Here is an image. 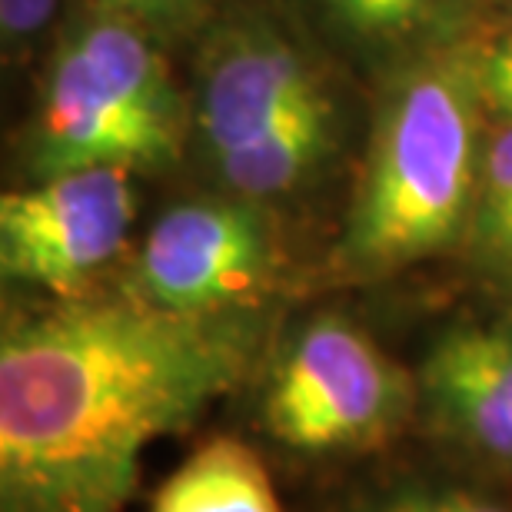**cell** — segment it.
<instances>
[{
	"label": "cell",
	"instance_id": "1",
	"mask_svg": "<svg viewBox=\"0 0 512 512\" xmlns=\"http://www.w3.org/2000/svg\"><path fill=\"white\" fill-rule=\"evenodd\" d=\"M253 310L54 296L0 333V512H124L140 456L247 380Z\"/></svg>",
	"mask_w": 512,
	"mask_h": 512
},
{
	"label": "cell",
	"instance_id": "2",
	"mask_svg": "<svg viewBox=\"0 0 512 512\" xmlns=\"http://www.w3.org/2000/svg\"><path fill=\"white\" fill-rule=\"evenodd\" d=\"M479 110L459 54L423 57L396 74L346 220V270L383 276L459 240L479 190Z\"/></svg>",
	"mask_w": 512,
	"mask_h": 512
},
{
	"label": "cell",
	"instance_id": "3",
	"mask_svg": "<svg viewBox=\"0 0 512 512\" xmlns=\"http://www.w3.org/2000/svg\"><path fill=\"white\" fill-rule=\"evenodd\" d=\"M183 133L187 107L157 34L97 7L47 60L27 163L37 180L84 167L157 170L180 157Z\"/></svg>",
	"mask_w": 512,
	"mask_h": 512
},
{
	"label": "cell",
	"instance_id": "4",
	"mask_svg": "<svg viewBox=\"0 0 512 512\" xmlns=\"http://www.w3.org/2000/svg\"><path fill=\"white\" fill-rule=\"evenodd\" d=\"M419 383L363 326L340 313L306 323L263 396L273 439L303 453H370L403 433Z\"/></svg>",
	"mask_w": 512,
	"mask_h": 512
},
{
	"label": "cell",
	"instance_id": "5",
	"mask_svg": "<svg viewBox=\"0 0 512 512\" xmlns=\"http://www.w3.org/2000/svg\"><path fill=\"white\" fill-rule=\"evenodd\" d=\"M276 273L263 203L203 197L170 207L133 260L130 293L177 313L253 310Z\"/></svg>",
	"mask_w": 512,
	"mask_h": 512
},
{
	"label": "cell",
	"instance_id": "6",
	"mask_svg": "<svg viewBox=\"0 0 512 512\" xmlns=\"http://www.w3.org/2000/svg\"><path fill=\"white\" fill-rule=\"evenodd\" d=\"M130 167H84L40 177L0 197L4 280L54 296L87 293L124 250L137 213Z\"/></svg>",
	"mask_w": 512,
	"mask_h": 512
},
{
	"label": "cell",
	"instance_id": "7",
	"mask_svg": "<svg viewBox=\"0 0 512 512\" xmlns=\"http://www.w3.org/2000/svg\"><path fill=\"white\" fill-rule=\"evenodd\" d=\"M323 104L333 100L320 70L273 20L230 17L203 40L193 120L210 160Z\"/></svg>",
	"mask_w": 512,
	"mask_h": 512
},
{
	"label": "cell",
	"instance_id": "8",
	"mask_svg": "<svg viewBox=\"0 0 512 512\" xmlns=\"http://www.w3.org/2000/svg\"><path fill=\"white\" fill-rule=\"evenodd\" d=\"M419 403L439 436L512 473V326L459 323L419 366Z\"/></svg>",
	"mask_w": 512,
	"mask_h": 512
},
{
	"label": "cell",
	"instance_id": "9",
	"mask_svg": "<svg viewBox=\"0 0 512 512\" xmlns=\"http://www.w3.org/2000/svg\"><path fill=\"white\" fill-rule=\"evenodd\" d=\"M150 512H283L270 469L237 436H210L153 489Z\"/></svg>",
	"mask_w": 512,
	"mask_h": 512
},
{
	"label": "cell",
	"instance_id": "10",
	"mask_svg": "<svg viewBox=\"0 0 512 512\" xmlns=\"http://www.w3.org/2000/svg\"><path fill=\"white\" fill-rule=\"evenodd\" d=\"M333 140V104H323L283 120L243 147L213 157L210 163L233 197L263 203L283 197L300 187L306 177H313L316 167L330 157Z\"/></svg>",
	"mask_w": 512,
	"mask_h": 512
},
{
	"label": "cell",
	"instance_id": "11",
	"mask_svg": "<svg viewBox=\"0 0 512 512\" xmlns=\"http://www.w3.org/2000/svg\"><path fill=\"white\" fill-rule=\"evenodd\" d=\"M346 40L363 47H399L439 30L423 0H316Z\"/></svg>",
	"mask_w": 512,
	"mask_h": 512
},
{
	"label": "cell",
	"instance_id": "12",
	"mask_svg": "<svg viewBox=\"0 0 512 512\" xmlns=\"http://www.w3.org/2000/svg\"><path fill=\"white\" fill-rule=\"evenodd\" d=\"M456 54L473 80L479 104L499 120H512V30L479 37Z\"/></svg>",
	"mask_w": 512,
	"mask_h": 512
},
{
	"label": "cell",
	"instance_id": "13",
	"mask_svg": "<svg viewBox=\"0 0 512 512\" xmlns=\"http://www.w3.org/2000/svg\"><path fill=\"white\" fill-rule=\"evenodd\" d=\"M94 4L133 17L157 37H183L207 24L217 0H94Z\"/></svg>",
	"mask_w": 512,
	"mask_h": 512
},
{
	"label": "cell",
	"instance_id": "14",
	"mask_svg": "<svg viewBox=\"0 0 512 512\" xmlns=\"http://www.w3.org/2000/svg\"><path fill=\"white\" fill-rule=\"evenodd\" d=\"M60 0H0V40L7 60H24L54 24Z\"/></svg>",
	"mask_w": 512,
	"mask_h": 512
},
{
	"label": "cell",
	"instance_id": "15",
	"mask_svg": "<svg viewBox=\"0 0 512 512\" xmlns=\"http://www.w3.org/2000/svg\"><path fill=\"white\" fill-rule=\"evenodd\" d=\"M370 512H509L493 499L469 493V489H406L389 496Z\"/></svg>",
	"mask_w": 512,
	"mask_h": 512
},
{
	"label": "cell",
	"instance_id": "16",
	"mask_svg": "<svg viewBox=\"0 0 512 512\" xmlns=\"http://www.w3.org/2000/svg\"><path fill=\"white\" fill-rule=\"evenodd\" d=\"M423 4L429 7V14L436 17V24L443 27L449 20H456L459 14H466V10L479 4V0H423Z\"/></svg>",
	"mask_w": 512,
	"mask_h": 512
}]
</instances>
